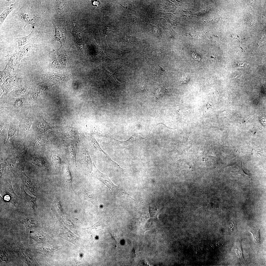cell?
I'll return each mask as SVG.
<instances>
[{"label":"cell","instance_id":"8992f818","mask_svg":"<svg viewBox=\"0 0 266 266\" xmlns=\"http://www.w3.org/2000/svg\"><path fill=\"white\" fill-rule=\"evenodd\" d=\"M23 184L25 185L33 194L35 195L38 191V186L34 180L28 177L24 170L21 174Z\"/></svg>","mask_w":266,"mask_h":266},{"label":"cell","instance_id":"9a60e30c","mask_svg":"<svg viewBox=\"0 0 266 266\" xmlns=\"http://www.w3.org/2000/svg\"><path fill=\"white\" fill-rule=\"evenodd\" d=\"M33 119V116L30 115L26 117L22 124V130L24 137H26L32 124Z\"/></svg>","mask_w":266,"mask_h":266},{"label":"cell","instance_id":"d6986e66","mask_svg":"<svg viewBox=\"0 0 266 266\" xmlns=\"http://www.w3.org/2000/svg\"><path fill=\"white\" fill-rule=\"evenodd\" d=\"M36 249L38 253H42L47 256H50L52 254V253L54 252L55 249H52V247L49 246H36Z\"/></svg>","mask_w":266,"mask_h":266},{"label":"cell","instance_id":"44dd1931","mask_svg":"<svg viewBox=\"0 0 266 266\" xmlns=\"http://www.w3.org/2000/svg\"><path fill=\"white\" fill-rule=\"evenodd\" d=\"M19 253L22 258L28 265L30 266H34L36 265V263H35L32 258L26 252L20 250Z\"/></svg>","mask_w":266,"mask_h":266},{"label":"cell","instance_id":"484cf974","mask_svg":"<svg viewBox=\"0 0 266 266\" xmlns=\"http://www.w3.org/2000/svg\"><path fill=\"white\" fill-rule=\"evenodd\" d=\"M17 133V131L16 128L14 127H10L8 133V138H13L15 137Z\"/></svg>","mask_w":266,"mask_h":266},{"label":"cell","instance_id":"7402d4cb","mask_svg":"<svg viewBox=\"0 0 266 266\" xmlns=\"http://www.w3.org/2000/svg\"><path fill=\"white\" fill-rule=\"evenodd\" d=\"M253 237L254 242L257 244H258L260 242V237L259 235V230L254 229L251 232Z\"/></svg>","mask_w":266,"mask_h":266},{"label":"cell","instance_id":"3957f363","mask_svg":"<svg viewBox=\"0 0 266 266\" xmlns=\"http://www.w3.org/2000/svg\"><path fill=\"white\" fill-rule=\"evenodd\" d=\"M12 177L5 178L2 183L3 193L5 196L4 199L7 201H10L14 205H16L18 203V197L14 192L12 188L11 181Z\"/></svg>","mask_w":266,"mask_h":266},{"label":"cell","instance_id":"d4e9b609","mask_svg":"<svg viewBox=\"0 0 266 266\" xmlns=\"http://www.w3.org/2000/svg\"><path fill=\"white\" fill-rule=\"evenodd\" d=\"M74 147L73 146H71L69 149V155L71 159L75 164H76V150H75Z\"/></svg>","mask_w":266,"mask_h":266},{"label":"cell","instance_id":"6da1fadb","mask_svg":"<svg viewBox=\"0 0 266 266\" xmlns=\"http://www.w3.org/2000/svg\"><path fill=\"white\" fill-rule=\"evenodd\" d=\"M93 168L91 174L92 177L97 179L106 185L110 191L114 195L131 198L130 195L122 187L114 184L110 179L107 174L100 171L97 169L93 162Z\"/></svg>","mask_w":266,"mask_h":266},{"label":"cell","instance_id":"52a82bcc","mask_svg":"<svg viewBox=\"0 0 266 266\" xmlns=\"http://www.w3.org/2000/svg\"><path fill=\"white\" fill-rule=\"evenodd\" d=\"M79 193L80 196L84 200L90 202L97 208L98 207L99 204L96 194L88 191L82 186H81Z\"/></svg>","mask_w":266,"mask_h":266},{"label":"cell","instance_id":"8fae6325","mask_svg":"<svg viewBox=\"0 0 266 266\" xmlns=\"http://www.w3.org/2000/svg\"><path fill=\"white\" fill-rule=\"evenodd\" d=\"M30 237L38 243H44L49 241V238L41 231L35 230L30 234Z\"/></svg>","mask_w":266,"mask_h":266},{"label":"cell","instance_id":"ffe728a7","mask_svg":"<svg viewBox=\"0 0 266 266\" xmlns=\"http://www.w3.org/2000/svg\"><path fill=\"white\" fill-rule=\"evenodd\" d=\"M51 208L53 211L55 212L60 215L63 214V209L60 200L57 196H56L55 197Z\"/></svg>","mask_w":266,"mask_h":266},{"label":"cell","instance_id":"9c48e42d","mask_svg":"<svg viewBox=\"0 0 266 266\" xmlns=\"http://www.w3.org/2000/svg\"><path fill=\"white\" fill-rule=\"evenodd\" d=\"M55 30L54 37L57 40L59 41L61 46L64 45L65 43L66 37L64 34V27L58 25L55 22L53 23Z\"/></svg>","mask_w":266,"mask_h":266},{"label":"cell","instance_id":"cb8c5ba5","mask_svg":"<svg viewBox=\"0 0 266 266\" xmlns=\"http://www.w3.org/2000/svg\"><path fill=\"white\" fill-rule=\"evenodd\" d=\"M51 160L56 167H59L60 165L61 160L60 156L59 154L53 155L52 157Z\"/></svg>","mask_w":266,"mask_h":266},{"label":"cell","instance_id":"30bf717a","mask_svg":"<svg viewBox=\"0 0 266 266\" xmlns=\"http://www.w3.org/2000/svg\"><path fill=\"white\" fill-rule=\"evenodd\" d=\"M21 19L29 24L36 27H38L39 24V18L36 16H33L23 12L20 15Z\"/></svg>","mask_w":266,"mask_h":266},{"label":"cell","instance_id":"ba28073f","mask_svg":"<svg viewBox=\"0 0 266 266\" xmlns=\"http://www.w3.org/2000/svg\"><path fill=\"white\" fill-rule=\"evenodd\" d=\"M35 126L37 131L40 133H44L51 129L50 124L42 116H39L35 121Z\"/></svg>","mask_w":266,"mask_h":266},{"label":"cell","instance_id":"4fadbf2b","mask_svg":"<svg viewBox=\"0 0 266 266\" xmlns=\"http://www.w3.org/2000/svg\"><path fill=\"white\" fill-rule=\"evenodd\" d=\"M118 29L117 27L111 24H108L102 27L100 30L102 41L105 42V37L109 34L110 32L113 30H117Z\"/></svg>","mask_w":266,"mask_h":266},{"label":"cell","instance_id":"7a4b0ae2","mask_svg":"<svg viewBox=\"0 0 266 266\" xmlns=\"http://www.w3.org/2000/svg\"><path fill=\"white\" fill-rule=\"evenodd\" d=\"M103 71V80L106 88H108L111 92H114L122 87V84L117 81L115 77V74L108 71L104 66H102Z\"/></svg>","mask_w":266,"mask_h":266},{"label":"cell","instance_id":"e0dca14e","mask_svg":"<svg viewBox=\"0 0 266 266\" xmlns=\"http://www.w3.org/2000/svg\"><path fill=\"white\" fill-rule=\"evenodd\" d=\"M64 183L69 189L74 191L72 185V177L68 166L65 168L64 173Z\"/></svg>","mask_w":266,"mask_h":266},{"label":"cell","instance_id":"4316f807","mask_svg":"<svg viewBox=\"0 0 266 266\" xmlns=\"http://www.w3.org/2000/svg\"><path fill=\"white\" fill-rule=\"evenodd\" d=\"M27 88L23 86H21L18 87L15 91V94L17 95L24 94L26 91Z\"/></svg>","mask_w":266,"mask_h":266},{"label":"cell","instance_id":"5b68a950","mask_svg":"<svg viewBox=\"0 0 266 266\" xmlns=\"http://www.w3.org/2000/svg\"><path fill=\"white\" fill-rule=\"evenodd\" d=\"M143 139L138 135H133L128 140L121 141L114 139H111V142L113 145L118 149H124L136 145L140 142Z\"/></svg>","mask_w":266,"mask_h":266},{"label":"cell","instance_id":"5bb4252c","mask_svg":"<svg viewBox=\"0 0 266 266\" xmlns=\"http://www.w3.org/2000/svg\"><path fill=\"white\" fill-rule=\"evenodd\" d=\"M18 4V3L17 2H16L5 8L3 11L0 16V26H1L8 15L13 10L17 7Z\"/></svg>","mask_w":266,"mask_h":266},{"label":"cell","instance_id":"2e32d148","mask_svg":"<svg viewBox=\"0 0 266 266\" xmlns=\"http://www.w3.org/2000/svg\"><path fill=\"white\" fill-rule=\"evenodd\" d=\"M21 221L27 229L32 227H36L38 225V221L34 217H28L24 218L21 219Z\"/></svg>","mask_w":266,"mask_h":266},{"label":"cell","instance_id":"277c9868","mask_svg":"<svg viewBox=\"0 0 266 266\" xmlns=\"http://www.w3.org/2000/svg\"><path fill=\"white\" fill-rule=\"evenodd\" d=\"M24 185L21 186V193L18 197V203L20 206L35 210L37 208L36 198L31 196L25 191Z\"/></svg>","mask_w":266,"mask_h":266},{"label":"cell","instance_id":"603a6c76","mask_svg":"<svg viewBox=\"0 0 266 266\" xmlns=\"http://www.w3.org/2000/svg\"><path fill=\"white\" fill-rule=\"evenodd\" d=\"M25 102L24 98L21 97L17 99L14 101L13 106L16 108H20L22 107Z\"/></svg>","mask_w":266,"mask_h":266},{"label":"cell","instance_id":"7c38bea8","mask_svg":"<svg viewBox=\"0 0 266 266\" xmlns=\"http://www.w3.org/2000/svg\"><path fill=\"white\" fill-rule=\"evenodd\" d=\"M36 34L33 28L32 31L28 35L24 37L17 38L16 40L18 46H22L27 43H33V42L36 38Z\"/></svg>","mask_w":266,"mask_h":266},{"label":"cell","instance_id":"ac0fdd59","mask_svg":"<svg viewBox=\"0 0 266 266\" xmlns=\"http://www.w3.org/2000/svg\"><path fill=\"white\" fill-rule=\"evenodd\" d=\"M33 45V43H30L23 47H20L19 48L18 52L19 57H23L28 55V54L32 50Z\"/></svg>","mask_w":266,"mask_h":266},{"label":"cell","instance_id":"f1b7e54d","mask_svg":"<svg viewBox=\"0 0 266 266\" xmlns=\"http://www.w3.org/2000/svg\"><path fill=\"white\" fill-rule=\"evenodd\" d=\"M192 56L195 59V60H200V56L196 53H195L194 52L192 54Z\"/></svg>","mask_w":266,"mask_h":266},{"label":"cell","instance_id":"83f0119b","mask_svg":"<svg viewBox=\"0 0 266 266\" xmlns=\"http://www.w3.org/2000/svg\"><path fill=\"white\" fill-rule=\"evenodd\" d=\"M156 96L158 98H161L164 95V89L162 88L158 89L156 91Z\"/></svg>","mask_w":266,"mask_h":266}]
</instances>
